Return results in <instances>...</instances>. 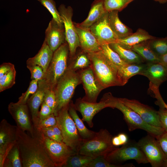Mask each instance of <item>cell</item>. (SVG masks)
Instances as JSON below:
<instances>
[{"label": "cell", "instance_id": "6da1fadb", "mask_svg": "<svg viewBox=\"0 0 167 167\" xmlns=\"http://www.w3.org/2000/svg\"><path fill=\"white\" fill-rule=\"evenodd\" d=\"M16 142L23 167H55L37 135L32 136L17 127Z\"/></svg>", "mask_w": 167, "mask_h": 167}, {"label": "cell", "instance_id": "7a4b0ae2", "mask_svg": "<svg viewBox=\"0 0 167 167\" xmlns=\"http://www.w3.org/2000/svg\"><path fill=\"white\" fill-rule=\"evenodd\" d=\"M88 54L90 66L103 89L111 86H122L117 67L101 50Z\"/></svg>", "mask_w": 167, "mask_h": 167}, {"label": "cell", "instance_id": "3957f363", "mask_svg": "<svg viewBox=\"0 0 167 167\" xmlns=\"http://www.w3.org/2000/svg\"><path fill=\"white\" fill-rule=\"evenodd\" d=\"M109 107L116 108L122 113L130 131L137 129H142L156 139L165 132L162 127L155 126L146 122L139 114L122 103L118 98L113 96L111 93L109 96Z\"/></svg>", "mask_w": 167, "mask_h": 167}, {"label": "cell", "instance_id": "277c9868", "mask_svg": "<svg viewBox=\"0 0 167 167\" xmlns=\"http://www.w3.org/2000/svg\"><path fill=\"white\" fill-rule=\"evenodd\" d=\"M80 84L81 81L78 71L68 68L53 89L56 101V107L54 113L55 116L59 110L69 104L75 89Z\"/></svg>", "mask_w": 167, "mask_h": 167}, {"label": "cell", "instance_id": "5b68a950", "mask_svg": "<svg viewBox=\"0 0 167 167\" xmlns=\"http://www.w3.org/2000/svg\"><path fill=\"white\" fill-rule=\"evenodd\" d=\"M113 136L106 129H101L91 139L83 140L77 153L94 158L104 156L116 147L112 143Z\"/></svg>", "mask_w": 167, "mask_h": 167}, {"label": "cell", "instance_id": "8992f818", "mask_svg": "<svg viewBox=\"0 0 167 167\" xmlns=\"http://www.w3.org/2000/svg\"><path fill=\"white\" fill-rule=\"evenodd\" d=\"M69 104L59 110L56 115L57 125L61 131L62 142L78 152L83 140L81 138L75 123L69 113Z\"/></svg>", "mask_w": 167, "mask_h": 167}, {"label": "cell", "instance_id": "52a82bcc", "mask_svg": "<svg viewBox=\"0 0 167 167\" xmlns=\"http://www.w3.org/2000/svg\"><path fill=\"white\" fill-rule=\"evenodd\" d=\"M69 54V45L66 41L54 52L45 78L50 88L54 89L67 70Z\"/></svg>", "mask_w": 167, "mask_h": 167}, {"label": "cell", "instance_id": "ba28073f", "mask_svg": "<svg viewBox=\"0 0 167 167\" xmlns=\"http://www.w3.org/2000/svg\"><path fill=\"white\" fill-rule=\"evenodd\" d=\"M50 159L55 167H64L69 157L77 153L63 142L52 140L36 130Z\"/></svg>", "mask_w": 167, "mask_h": 167}, {"label": "cell", "instance_id": "9c48e42d", "mask_svg": "<svg viewBox=\"0 0 167 167\" xmlns=\"http://www.w3.org/2000/svg\"><path fill=\"white\" fill-rule=\"evenodd\" d=\"M109 162L113 164L134 160L139 164L149 163L138 146L137 142L129 141L120 148L115 147L104 156Z\"/></svg>", "mask_w": 167, "mask_h": 167}, {"label": "cell", "instance_id": "30bf717a", "mask_svg": "<svg viewBox=\"0 0 167 167\" xmlns=\"http://www.w3.org/2000/svg\"><path fill=\"white\" fill-rule=\"evenodd\" d=\"M137 143L152 167H163L166 159L155 137L148 134L140 139Z\"/></svg>", "mask_w": 167, "mask_h": 167}, {"label": "cell", "instance_id": "8fae6325", "mask_svg": "<svg viewBox=\"0 0 167 167\" xmlns=\"http://www.w3.org/2000/svg\"><path fill=\"white\" fill-rule=\"evenodd\" d=\"M58 11L64 27L66 41L69 45V58H71L75 55L77 49L80 46L75 26L72 21L73 10L71 6L66 7L62 4L58 8Z\"/></svg>", "mask_w": 167, "mask_h": 167}, {"label": "cell", "instance_id": "7c38bea8", "mask_svg": "<svg viewBox=\"0 0 167 167\" xmlns=\"http://www.w3.org/2000/svg\"><path fill=\"white\" fill-rule=\"evenodd\" d=\"M144 70L141 75L147 77L150 81V88L152 91L157 102L163 101L159 92V87L163 82L167 80V69L158 62L147 63Z\"/></svg>", "mask_w": 167, "mask_h": 167}, {"label": "cell", "instance_id": "4fadbf2b", "mask_svg": "<svg viewBox=\"0 0 167 167\" xmlns=\"http://www.w3.org/2000/svg\"><path fill=\"white\" fill-rule=\"evenodd\" d=\"M8 108L17 127L23 131H27L32 136H34L36 130L31 119L29 110L27 103L11 102Z\"/></svg>", "mask_w": 167, "mask_h": 167}, {"label": "cell", "instance_id": "5bb4252c", "mask_svg": "<svg viewBox=\"0 0 167 167\" xmlns=\"http://www.w3.org/2000/svg\"><path fill=\"white\" fill-rule=\"evenodd\" d=\"M74 106L75 109L81 113L82 120L86 122L89 127H92L93 126L92 119L94 116L103 109L109 107L108 94H105L98 103L88 102L83 100L82 98H79L76 99Z\"/></svg>", "mask_w": 167, "mask_h": 167}, {"label": "cell", "instance_id": "9a60e30c", "mask_svg": "<svg viewBox=\"0 0 167 167\" xmlns=\"http://www.w3.org/2000/svg\"><path fill=\"white\" fill-rule=\"evenodd\" d=\"M85 95L83 100L89 102H96L99 95L103 89L96 79L90 66L78 71Z\"/></svg>", "mask_w": 167, "mask_h": 167}, {"label": "cell", "instance_id": "2e32d148", "mask_svg": "<svg viewBox=\"0 0 167 167\" xmlns=\"http://www.w3.org/2000/svg\"><path fill=\"white\" fill-rule=\"evenodd\" d=\"M17 127L12 125L5 119L0 123V167H3L5 158L16 143Z\"/></svg>", "mask_w": 167, "mask_h": 167}, {"label": "cell", "instance_id": "e0dca14e", "mask_svg": "<svg viewBox=\"0 0 167 167\" xmlns=\"http://www.w3.org/2000/svg\"><path fill=\"white\" fill-rule=\"evenodd\" d=\"M118 99L122 103L139 114L146 122L155 126L162 127L158 111L135 99Z\"/></svg>", "mask_w": 167, "mask_h": 167}, {"label": "cell", "instance_id": "ac0fdd59", "mask_svg": "<svg viewBox=\"0 0 167 167\" xmlns=\"http://www.w3.org/2000/svg\"><path fill=\"white\" fill-rule=\"evenodd\" d=\"M89 28L100 45L116 43L118 39L109 25L108 12Z\"/></svg>", "mask_w": 167, "mask_h": 167}, {"label": "cell", "instance_id": "d6986e66", "mask_svg": "<svg viewBox=\"0 0 167 167\" xmlns=\"http://www.w3.org/2000/svg\"><path fill=\"white\" fill-rule=\"evenodd\" d=\"M45 33L44 40L53 52L66 41L64 24H58L53 18L49 22Z\"/></svg>", "mask_w": 167, "mask_h": 167}, {"label": "cell", "instance_id": "ffe728a7", "mask_svg": "<svg viewBox=\"0 0 167 167\" xmlns=\"http://www.w3.org/2000/svg\"><path fill=\"white\" fill-rule=\"evenodd\" d=\"M49 87L45 79L39 81L36 91L30 96L27 102L34 128L39 120L38 118L39 108L43 102L45 92Z\"/></svg>", "mask_w": 167, "mask_h": 167}, {"label": "cell", "instance_id": "44dd1931", "mask_svg": "<svg viewBox=\"0 0 167 167\" xmlns=\"http://www.w3.org/2000/svg\"><path fill=\"white\" fill-rule=\"evenodd\" d=\"M74 23L81 49L87 53L101 50V45L89 28L81 27Z\"/></svg>", "mask_w": 167, "mask_h": 167}, {"label": "cell", "instance_id": "7402d4cb", "mask_svg": "<svg viewBox=\"0 0 167 167\" xmlns=\"http://www.w3.org/2000/svg\"><path fill=\"white\" fill-rule=\"evenodd\" d=\"M54 52L44 40L38 53L34 57L28 58L27 60L26 64L38 65L42 68L45 74Z\"/></svg>", "mask_w": 167, "mask_h": 167}, {"label": "cell", "instance_id": "603a6c76", "mask_svg": "<svg viewBox=\"0 0 167 167\" xmlns=\"http://www.w3.org/2000/svg\"><path fill=\"white\" fill-rule=\"evenodd\" d=\"M118 12L116 10L108 12V20L110 27L118 38L121 39L128 36L133 32L130 28L120 20Z\"/></svg>", "mask_w": 167, "mask_h": 167}, {"label": "cell", "instance_id": "cb8c5ba5", "mask_svg": "<svg viewBox=\"0 0 167 167\" xmlns=\"http://www.w3.org/2000/svg\"><path fill=\"white\" fill-rule=\"evenodd\" d=\"M103 0H95L92 3L87 18L80 23L79 26L89 28L99 20L106 12Z\"/></svg>", "mask_w": 167, "mask_h": 167}, {"label": "cell", "instance_id": "d4e9b609", "mask_svg": "<svg viewBox=\"0 0 167 167\" xmlns=\"http://www.w3.org/2000/svg\"><path fill=\"white\" fill-rule=\"evenodd\" d=\"M155 37L150 35L145 30L139 28L136 32L121 39H118L116 41L124 48L130 49L135 45L142 42L155 38Z\"/></svg>", "mask_w": 167, "mask_h": 167}, {"label": "cell", "instance_id": "484cf974", "mask_svg": "<svg viewBox=\"0 0 167 167\" xmlns=\"http://www.w3.org/2000/svg\"><path fill=\"white\" fill-rule=\"evenodd\" d=\"M147 64L126 63L117 68L119 76L122 86L125 85L132 77L136 75H141L145 69Z\"/></svg>", "mask_w": 167, "mask_h": 167}, {"label": "cell", "instance_id": "4316f807", "mask_svg": "<svg viewBox=\"0 0 167 167\" xmlns=\"http://www.w3.org/2000/svg\"><path fill=\"white\" fill-rule=\"evenodd\" d=\"M68 111L75 123L79 134L83 140H88L95 136L97 132L89 130L85 126L83 121L78 115L76 110L74 106V104L72 101L69 104Z\"/></svg>", "mask_w": 167, "mask_h": 167}, {"label": "cell", "instance_id": "83f0119b", "mask_svg": "<svg viewBox=\"0 0 167 167\" xmlns=\"http://www.w3.org/2000/svg\"><path fill=\"white\" fill-rule=\"evenodd\" d=\"M150 40L142 42L134 45L130 49L138 54L148 63L158 62L159 57L152 50L150 45Z\"/></svg>", "mask_w": 167, "mask_h": 167}, {"label": "cell", "instance_id": "f1b7e54d", "mask_svg": "<svg viewBox=\"0 0 167 167\" xmlns=\"http://www.w3.org/2000/svg\"><path fill=\"white\" fill-rule=\"evenodd\" d=\"M109 45L122 59L127 63H141L144 61L138 54L131 49L124 48L116 43Z\"/></svg>", "mask_w": 167, "mask_h": 167}, {"label": "cell", "instance_id": "f546056e", "mask_svg": "<svg viewBox=\"0 0 167 167\" xmlns=\"http://www.w3.org/2000/svg\"><path fill=\"white\" fill-rule=\"evenodd\" d=\"M90 61L87 53L81 52L68 59V68L77 71L90 66Z\"/></svg>", "mask_w": 167, "mask_h": 167}, {"label": "cell", "instance_id": "4dcf8cb0", "mask_svg": "<svg viewBox=\"0 0 167 167\" xmlns=\"http://www.w3.org/2000/svg\"><path fill=\"white\" fill-rule=\"evenodd\" d=\"M22 167L23 165L20 152L16 142L5 158L3 167Z\"/></svg>", "mask_w": 167, "mask_h": 167}, {"label": "cell", "instance_id": "1f68e13d", "mask_svg": "<svg viewBox=\"0 0 167 167\" xmlns=\"http://www.w3.org/2000/svg\"><path fill=\"white\" fill-rule=\"evenodd\" d=\"M94 158L77 153L69 157L64 167H88Z\"/></svg>", "mask_w": 167, "mask_h": 167}, {"label": "cell", "instance_id": "d6a6232c", "mask_svg": "<svg viewBox=\"0 0 167 167\" xmlns=\"http://www.w3.org/2000/svg\"><path fill=\"white\" fill-rule=\"evenodd\" d=\"M101 51L117 68L127 63L122 60L118 54L111 48L109 44L101 45Z\"/></svg>", "mask_w": 167, "mask_h": 167}, {"label": "cell", "instance_id": "836d02e7", "mask_svg": "<svg viewBox=\"0 0 167 167\" xmlns=\"http://www.w3.org/2000/svg\"><path fill=\"white\" fill-rule=\"evenodd\" d=\"M150 45L153 51L159 57L167 53V37L151 40Z\"/></svg>", "mask_w": 167, "mask_h": 167}, {"label": "cell", "instance_id": "e575fe53", "mask_svg": "<svg viewBox=\"0 0 167 167\" xmlns=\"http://www.w3.org/2000/svg\"><path fill=\"white\" fill-rule=\"evenodd\" d=\"M132 163L124 165H118L111 163L107 160L103 156L97 157L93 159L88 165V167H135Z\"/></svg>", "mask_w": 167, "mask_h": 167}, {"label": "cell", "instance_id": "d590c367", "mask_svg": "<svg viewBox=\"0 0 167 167\" xmlns=\"http://www.w3.org/2000/svg\"><path fill=\"white\" fill-rule=\"evenodd\" d=\"M105 8L107 12L112 11H120L131 2L128 0H103Z\"/></svg>", "mask_w": 167, "mask_h": 167}, {"label": "cell", "instance_id": "8d00e7d4", "mask_svg": "<svg viewBox=\"0 0 167 167\" xmlns=\"http://www.w3.org/2000/svg\"><path fill=\"white\" fill-rule=\"evenodd\" d=\"M41 4L45 7L50 12L53 18L59 24L63 25L61 17L56 7V3L54 0H38Z\"/></svg>", "mask_w": 167, "mask_h": 167}, {"label": "cell", "instance_id": "74e56055", "mask_svg": "<svg viewBox=\"0 0 167 167\" xmlns=\"http://www.w3.org/2000/svg\"><path fill=\"white\" fill-rule=\"evenodd\" d=\"M16 71L14 68L0 77V92L11 88L15 84Z\"/></svg>", "mask_w": 167, "mask_h": 167}, {"label": "cell", "instance_id": "f35d334b", "mask_svg": "<svg viewBox=\"0 0 167 167\" xmlns=\"http://www.w3.org/2000/svg\"><path fill=\"white\" fill-rule=\"evenodd\" d=\"M38 86L37 81L32 80L27 89L19 97L18 101L17 102L19 104H26L30 96L36 91Z\"/></svg>", "mask_w": 167, "mask_h": 167}, {"label": "cell", "instance_id": "ab89813d", "mask_svg": "<svg viewBox=\"0 0 167 167\" xmlns=\"http://www.w3.org/2000/svg\"><path fill=\"white\" fill-rule=\"evenodd\" d=\"M57 125L55 115L54 113L42 119H39L35 127L36 130L41 129L52 127Z\"/></svg>", "mask_w": 167, "mask_h": 167}, {"label": "cell", "instance_id": "60d3db41", "mask_svg": "<svg viewBox=\"0 0 167 167\" xmlns=\"http://www.w3.org/2000/svg\"><path fill=\"white\" fill-rule=\"evenodd\" d=\"M27 67L30 72L32 80H35L38 81L45 79V74L40 66L35 65H27Z\"/></svg>", "mask_w": 167, "mask_h": 167}, {"label": "cell", "instance_id": "b9f144b4", "mask_svg": "<svg viewBox=\"0 0 167 167\" xmlns=\"http://www.w3.org/2000/svg\"><path fill=\"white\" fill-rule=\"evenodd\" d=\"M43 101L51 108L54 113L56 107V101L55 93L53 89L49 87L46 89Z\"/></svg>", "mask_w": 167, "mask_h": 167}, {"label": "cell", "instance_id": "7bdbcfd3", "mask_svg": "<svg viewBox=\"0 0 167 167\" xmlns=\"http://www.w3.org/2000/svg\"><path fill=\"white\" fill-rule=\"evenodd\" d=\"M158 113L161 126L165 132H167V108L165 106L160 107Z\"/></svg>", "mask_w": 167, "mask_h": 167}, {"label": "cell", "instance_id": "ee69618b", "mask_svg": "<svg viewBox=\"0 0 167 167\" xmlns=\"http://www.w3.org/2000/svg\"><path fill=\"white\" fill-rule=\"evenodd\" d=\"M128 141L127 135L123 133H120L117 136L113 137L112 139V144L115 147L123 145Z\"/></svg>", "mask_w": 167, "mask_h": 167}, {"label": "cell", "instance_id": "f6af8a7d", "mask_svg": "<svg viewBox=\"0 0 167 167\" xmlns=\"http://www.w3.org/2000/svg\"><path fill=\"white\" fill-rule=\"evenodd\" d=\"M52 113H54L53 111L51 108L43 101L41 105V109L38 113V118L39 119H42Z\"/></svg>", "mask_w": 167, "mask_h": 167}, {"label": "cell", "instance_id": "bcb514c9", "mask_svg": "<svg viewBox=\"0 0 167 167\" xmlns=\"http://www.w3.org/2000/svg\"><path fill=\"white\" fill-rule=\"evenodd\" d=\"M167 159V132H165L156 138Z\"/></svg>", "mask_w": 167, "mask_h": 167}, {"label": "cell", "instance_id": "7dc6e473", "mask_svg": "<svg viewBox=\"0 0 167 167\" xmlns=\"http://www.w3.org/2000/svg\"><path fill=\"white\" fill-rule=\"evenodd\" d=\"M36 130L40 132L45 136L52 140L59 141L54 133L51 127L42 128Z\"/></svg>", "mask_w": 167, "mask_h": 167}, {"label": "cell", "instance_id": "c3c4849f", "mask_svg": "<svg viewBox=\"0 0 167 167\" xmlns=\"http://www.w3.org/2000/svg\"><path fill=\"white\" fill-rule=\"evenodd\" d=\"M15 68L14 65L10 62H5L0 66V77L9 72Z\"/></svg>", "mask_w": 167, "mask_h": 167}, {"label": "cell", "instance_id": "681fc988", "mask_svg": "<svg viewBox=\"0 0 167 167\" xmlns=\"http://www.w3.org/2000/svg\"><path fill=\"white\" fill-rule=\"evenodd\" d=\"M54 133L60 142H62V137L61 130L57 125L51 127Z\"/></svg>", "mask_w": 167, "mask_h": 167}, {"label": "cell", "instance_id": "f907efd6", "mask_svg": "<svg viewBox=\"0 0 167 167\" xmlns=\"http://www.w3.org/2000/svg\"><path fill=\"white\" fill-rule=\"evenodd\" d=\"M159 62L167 69V53L159 57Z\"/></svg>", "mask_w": 167, "mask_h": 167}, {"label": "cell", "instance_id": "816d5d0a", "mask_svg": "<svg viewBox=\"0 0 167 167\" xmlns=\"http://www.w3.org/2000/svg\"><path fill=\"white\" fill-rule=\"evenodd\" d=\"M160 4H165L167 2V0H154Z\"/></svg>", "mask_w": 167, "mask_h": 167}, {"label": "cell", "instance_id": "f5cc1de1", "mask_svg": "<svg viewBox=\"0 0 167 167\" xmlns=\"http://www.w3.org/2000/svg\"><path fill=\"white\" fill-rule=\"evenodd\" d=\"M163 167H167V159H166L163 165Z\"/></svg>", "mask_w": 167, "mask_h": 167}, {"label": "cell", "instance_id": "db71d44e", "mask_svg": "<svg viewBox=\"0 0 167 167\" xmlns=\"http://www.w3.org/2000/svg\"><path fill=\"white\" fill-rule=\"evenodd\" d=\"M128 0L129 1L131 2L134 0Z\"/></svg>", "mask_w": 167, "mask_h": 167}, {"label": "cell", "instance_id": "11a10c76", "mask_svg": "<svg viewBox=\"0 0 167 167\" xmlns=\"http://www.w3.org/2000/svg\"><path fill=\"white\" fill-rule=\"evenodd\" d=\"M165 106L167 108V105L165 104Z\"/></svg>", "mask_w": 167, "mask_h": 167}, {"label": "cell", "instance_id": "9f6ffc18", "mask_svg": "<svg viewBox=\"0 0 167 167\" xmlns=\"http://www.w3.org/2000/svg\"><path fill=\"white\" fill-rule=\"evenodd\" d=\"M166 37H167V36Z\"/></svg>", "mask_w": 167, "mask_h": 167}, {"label": "cell", "instance_id": "6f0895ef", "mask_svg": "<svg viewBox=\"0 0 167 167\" xmlns=\"http://www.w3.org/2000/svg\"><path fill=\"white\" fill-rule=\"evenodd\" d=\"M37 0V1L38 0Z\"/></svg>", "mask_w": 167, "mask_h": 167}, {"label": "cell", "instance_id": "680465c9", "mask_svg": "<svg viewBox=\"0 0 167 167\" xmlns=\"http://www.w3.org/2000/svg\"></svg>", "mask_w": 167, "mask_h": 167}]
</instances>
